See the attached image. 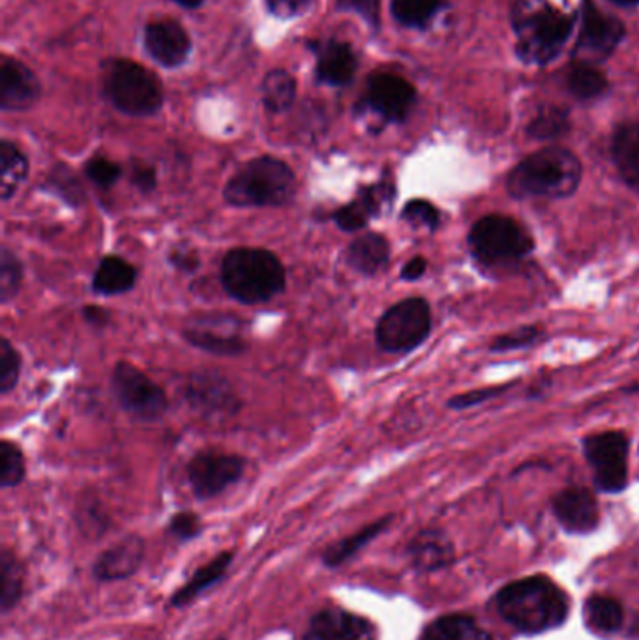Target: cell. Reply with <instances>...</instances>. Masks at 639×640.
Listing matches in <instances>:
<instances>
[{
  "label": "cell",
  "instance_id": "obj_47",
  "mask_svg": "<svg viewBox=\"0 0 639 640\" xmlns=\"http://www.w3.org/2000/svg\"><path fill=\"white\" fill-rule=\"evenodd\" d=\"M169 261H171V265H173L177 270L188 271V274H192V271L200 268V257H197V253L188 250V247H177V250L171 251Z\"/></svg>",
  "mask_w": 639,
  "mask_h": 640
},
{
  "label": "cell",
  "instance_id": "obj_11",
  "mask_svg": "<svg viewBox=\"0 0 639 640\" xmlns=\"http://www.w3.org/2000/svg\"><path fill=\"white\" fill-rule=\"evenodd\" d=\"M182 334L188 343L220 357H237L248 349L242 318L229 313L195 315Z\"/></svg>",
  "mask_w": 639,
  "mask_h": 640
},
{
  "label": "cell",
  "instance_id": "obj_26",
  "mask_svg": "<svg viewBox=\"0 0 639 640\" xmlns=\"http://www.w3.org/2000/svg\"><path fill=\"white\" fill-rule=\"evenodd\" d=\"M231 561H233V553H229V551L216 556L213 561H208L207 566H203L200 571H195L194 577L184 587L180 588L179 592H174L173 597H171V605L182 607L190 601H194L197 595L203 594L208 588L218 584L231 568Z\"/></svg>",
  "mask_w": 639,
  "mask_h": 640
},
{
  "label": "cell",
  "instance_id": "obj_39",
  "mask_svg": "<svg viewBox=\"0 0 639 640\" xmlns=\"http://www.w3.org/2000/svg\"><path fill=\"white\" fill-rule=\"evenodd\" d=\"M21 375V357L7 337L0 339V394L7 396L17 386Z\"/></svg>",
  "mask_w": 639,
  "mask_h": 640
},
{
  "label": "cell",
  "instance_id": "obj_30",
  "mask_svg": "<svg viewBox=\"0 0 639 640\" xmlns=\"http://www.w3.org/2000/svg\"><path fill=\"white\" fill-rule=\"evenodd\" d=\"M409 553L413 556L414 564L422 569H437L445 566L453 558V547L446 542V538L439 532H422L411 543Z\"/></svg>",
  "mask_w": 639,
  "mask_h": 640
},
{
  "label": "cell",
  "instance_id": "obj_31",
  "mask_svg": "<svg viewBox=\"0 0 639 640\" xmlns=\"http://www.w3.org/2000/svg\"><path fill=\"white\" fill-rule=\"evenodd\" d=\"M25 587V573L20 560L10 551L0 558V608L7 614L20 603Z\"/></svg>",
  "mask_w": 639,
  "mask_h": 640
},
{
  "label": "cell",
  "instance_id": "obj_25",
  "mask_svg": "<svg viewBox=\"0 0 639 640\" xmlns=\"http://www.w3.org/2000/svg\"><path fill=\"white\" fill-rule=\"evenodd\" d=\"M137 281V271L128 261L120 257L101 258L100 266L94 271L93 289L98 294L114 297L130 291Z\"/></svg>",
  "mask_w": 639,
  "mask_h": 640
},
{
  "label": "cell",
  "instance_id": "obj_35",
  "mask_svg": "<svg viewBox=\"0 0 639 640\" xmlns=\"http://www.w3.org/2000/svg\"><path fill=\"white\" fill-rule=\"evenodd\" d=\"M443 0H394L393 14L403 27L422 28L437 14Z\"/></svg>",
  "mask_w": 639,
  "mask_h": 640
},
{
  "label": "cell",
  "instance_id": "obj_49",
  "mask_svg": "<svg viewBox=\"0 0 639 640\" xmlns=\"http://www.w3.org/2000/svg\"><path fill=\"white\" fill-rule=\"evenodd\" d=\"M308 0H268V8L273 10L276 15H297L306 8Z\"/></svg>",
  "mask_w": 639,
  "mask_h": 640
},
{
  "label": "cell",
  "instance_id": "obj_10",
  "mask_svg": "<svg viewBox=\"0 0 639 640\" xmlns=\"http://www.w3.org/2000/svg\"><path fill=\"white\" fill-rule=\"evenodd\" d=\"M113 391L122 409L137 420L154 422L166 414V391L132 363H117L113 371Z\"/></svg>",
  "mask_w": 639,
  "mask_h": 640
},
{
  "label": "cell",
  "instance_id": "obj_9",
  "mask_svg": "<svg viewBox=\"0 0 639 640\" xmlns=\"http://www.w3.org/2000/svg\"><path fill=\"white\" fill-rule=\"evenodd\" d=\"M583 454L593 470L594 483L604 493H620L628 483L630 440L620 431L587 436Z\"/></svg>",
  "mask_w": 639,
  "mask_h": 640
},
{
  "label": "cell",
  "instance_id": "obj_46",
  "mask_svg": "<svg viewBox=\"0 0 639 640\" xmlns=\"http://www.w3.org/2000/svg\"><path fill=\"white\" fill-rule=\"evenodd\" d=\"M338 4L341 10H353L372 25L379 21V0H338Z\"/></svg>",
  "mask_w": 639,
  "mask_h": 640
},
{
  "label": "cell",
  "instance_id": "obj_52",
  "mask_svg": "<svg viewBox=\"0 0 639 640\" xmlns=\"http://www.w3.org/2000/svg\"><path fill=\"white\" fill-rule=\"evenodd\" d=\"M174 2H179L180 7L184 8H197L203 4V0H174Z\"/></svg>",
  "mask_w": 639,
  "mask_h": 640
},
{
  "label": "cell",
  "instance_id": "obj_2",
  "mask_svg": "<svg viewBox=\"0 0 639 640\" xmlns=\"http://www.w3.org/2000/svg\"><path fill=\"white\" fill-rule=\"evenodd\" d=\"M581 161L570 150L552 146L514 167L506 190L516 198H566L580 188Z\"/></svg>",
  "mask_w": 639,
  "mask_h": 640
},
{
  "label": "cell",
  "instance_id": "obj_45",
  "mask_svg": "<svg viewBox=\"0 0 639 640\" xmlns=\"http://www.w3.org/2000/svg\"><path fill=\"white\" fill-rule=\"evenodd\" d=\"M510 386H513V384H506V386H493V388H482V390L461 394V396H456L454 399H450V401H448V407H453V409L456 410L469 409V407L484 403L487 399H493V397H497L499 394H505Z\"/></svg>",
  "mask_w": 639,
  "mask_h": 640
},
{
  "label": "cell",
  "instance_id": "obj_13",
  "mask_svg": "<svg viewBox=\"0 0 639 640\" xmlns=\"http://www.w3.org/2000/svg\"><path fill=\"white\" fill-rule=\"evenodd\" d=\"M625 38V25L617 17L600 12L593 0H583L581 7L580 40L578 51L602 60L617 49Z\"/></svg>",
  "mask_w": 639,
  "mask_h": 640
},
{
  "label": "cell",
  "instance_id": "obj_53",
  "mask_svg": "<svg viewBox=\"0 0 639 640\" xmlns=\"http://www.w3.org/2000/svg\"><path fill=\"white\" fill-rule=\"evenodd\" d=\"M612 2L620 7H639V0H612Z\"/></svg>",
  "mask_w": 639,
  "mask_h": 640
},
{
  "label": "cell",
  "instance_id": "obj_37",
  "mask_svg": "<svg viewBox=\"0 0 639 640\" xmlns=\"http://www.w3.org/2000/svg\"><path fill=\"white\" fill-rule=\"evenodd\" d=\"M568 130V112L559 107H547L529 124V135L534 140H555Z\"/></svg>",
  "mask_w": 639,
  "mask_h": 640
},
{
  "label": "cell",
  "instance_id": "obj_15",
  "mask_svg": "<svg viewBox=\"0 0 639 640\" xmlns=\"http://www.w3.org/2000/svg\"><path fill=\"white\" fill-rule=\"evenodd\" d=\"M414 99V86L394 73H377L367 85V104L390 122L406 120L413 109Z\"/></svg>",
  "mask_w": 639,
  "mask_h": 640
},
{
  "label": "cell",
  "instance_id": "obj_32",
  "mask_svg": "<svg viewBox=\"0 0 639 640\" xmlns=\"http://www.w3.org/2000/svg\"><path fill=\"white\" fill-rule=\"evenodd\" d=\"M586 620L599 633H615L623 624V607L613 597L593 595L586 603Z\"/></svg>",
  "mask_w": 639,
  "mask_h": 640
},
{
  "label": "cell",
  "instance_id": "obj_44",
  "mask_svg": "<svg viewBox=\"0 0 639 640\" xmlns=\"http://www.w3.org/2000/svg\"><path fill=\"white\" fill-rule=\"evenodd\" d=\"M201 519L200 517L192 514V511H182V514H177V516L171 519L169 522V532L174 535V538H179L182 542H190V540H194L197 535L201 534Z\"/></svg>",
  "mask_w": 639,
  "mask_h": 640
},
{
  "label": "cell",
  "instance_id": "obj_33",
  "mask_svg": "<svg viewBox=\"0 0 639 640\" xmlns=\"http://www.w3.org/2000/svg\"><path fill=\"white\" fill-rule=\"evenodd\" d=\"M297 96V83L293 75L284 70L268 73L263 83V101L268 111H287Z\"/></svg>",
  "mask_w": 639,
  "mask_h": 640
},
{
  "label": "cell",
  "instance_id": "obj_14",
  "mask_svg": "<svg viewBox=\"0 0 639 640\" xmlns=\"http://www.w3.org/2000/svg\"><path fill=\"white\" fill-rule=\"evenodd\" d=\"M186 399L192 409L205 416H233L240 409V399L231 384L218 373H195L186 386Z\"/></svg>",
  "mask_w": 639,
  "mask_h": 640
},
{
  "label": "cell",
  "instance_id": "obj_36",
  "mask_svg": "<svg viewBox=\"0 0 639 640\" xmlns=\"http://www.w3.org/2000/svg\"><path fill=\"white\" fill-rule=\"evenodd\" d=\"M23 283V266L10 247L0 251V302L8 304L14 300Z\"/></svg>",
  "mask_w": 639,
  "mask_h": 640
},
{
  "label": "cell",
  "instance_id": "obj_3",
  "mask_svg": "<svg viewBox=\"0 0 639 640\" xmlns=\"http://www.w3.org/2000/svg\"><path fill=\"white\" fill-rule=\"evenodd\" d=\"M221 283L242 304H263L286 289V268L273 251L237 247L221 263Z\"/></svg>",
  "mask_w": 639,
  "mask_h": 640
},
{
  "label": "cell",
  "instance_id": "obj_40",
  "mask_svg": "<svg viewBox=\"0 0 639 640\" xmlns=\"http://www.w3.org/2000/svg\"><path fill=\"white\" fill-rule=\"evenodd\" d=\"M401 218L406 219L407 224L413 225V227H422L427 231H435L441 224L439 210L424 198L409 201L403 212H401Z\"/></svg>",
  "mask_w": 639,
  "mask_h": 640
},
{
  "label": "cell",
  "instance_id": "obj_48",
  "mask_svg": "<svg viewBox=\"0 0 639 640\" xmlns=\"http://www.w3.org/2000/svg\"><path fill=\"white\" fill-rule=\"evenodd\" d=\"M132 182L140 188L141 192H153L156 188V171L153 167L135 166L132 171Z\"/></svg>",
  "mask_w": 639,
  "mask_h": 640
},
{
  "label": "cell",
  "instance_id": "obj_16",
  "mask_svg": "<svg viewBox=\"0 0 639 640\" xmlns=\"http://www.w3.org/2000/svg\"><path fill=\"white\" fill-rule=\"evenodd\" d=\"M304 640H377L375 627L343 608H323L308 626Z\"/></svg>",
  "mask_w": 639,
  "mask_h": 640
},
{
  "label": "cell",
  "instance_id": "obj_20",
  "mask_svg": "<svg viewBox=\"0 0 639 640\" xmlns=\"http://www.w3.org/2000/svg\"><path fill=\"white\" fill-rule=\"evenodd\" d=\"M394 197V185L388 182L383 184L362 188L353 203L341 206L340 210L333 214L334 224L340 227L341 231H362L373 216L379 214L383 205L390 203Z\"/></svg>",
  "mask_w": 639,
  "mask_h": 640
},
{
  "label": "cell",
  "instance_id": "obj_4",
  "mask_svg": "<svg viewBox=\"0 0 639 640\" xmlns=\"http://www.w3.org/2000/svg\"><path fill=\"white\" fill-rule=\"evenodd\" d=\"M297 179L281 159L261 156L240 167L224 190V198L239 208L284 206L294 197Z\"/></svg>",
  "mask_w": 639,
  "mask_h": 640
},
{
  "label": "cell",
  "instance_id": "obj_6",
  "mask_svg": "<svg viewBox=\"0 0 639 640\" xmlns=\"http://www.w3.org/2000/svg\"><path fill=\"white\" fill-rule=\"evenodd\" d=\"M469 247L480 263L501 265L527 257L534 250V240L516 219L490 214L473 225Z\"/></svg>",
  "mask_w": 639,
  "mask_h": 640
},
{
  "label": "cell",
  "instance_id": "obj_28",
  "mask_svg": "<svg viewBox=\"0 0 639 640\" xmlns=\"http://www.w3.org/2000/svg\"><path fill=\"white\" fill-rule=\"evenodd\" d=\"M422 640H493V637L469 616H445L427 627Z\"/></svg>",
  "mask_w": 639,
  "mask_h": 640
},
{
  "label": "cell",
  "instance_id": "obj_18",
  "mask_svg": "<svg viewBox=\"0 0 639 640\" xmlns=\"http://www.w3.org/2000/svg\"><path fill=\"white\" fill-rule=\"evenodd\" d=\"M40 81L23 62L2 60L0 70V106L4 111H25L40 98Z\"/></svg>",
  "mask_w": 639,
  "mask_h": 640
},
{
  "label": "cell",
  "instance_id": "obj_34",
  "mask_svg": "<svg viewBox=\"0 0 639 640\" xmlns=\"http://www.w3.org/2000/svg\"><path fill=\"white\" fill-rule=\"evenodd\" d=\"M568 90L578 99H593L606 90L607 81L602 73L589 64V62H578L568 70L566 77Z\"/></svg>",
  "mask_w": 639,
  "mask_h": 640
},
{
  "label": "cell",
  "instance_id": "obj_27",
  "mask_svg": "<svg viewBox=\"0 0 639 640\" xmlns=\"http://www.w3.org/2000/svg\"><path fill=\"white\" fill-rule=\"evenodd\" d=\"M0 198L2 201H10L14 197L15 192L20 190L23 180L27 179L28 161L25 154L21 153L20 148L10 143V141H2L0 145Z\"/></svg>",
  "mask_w": 639,
  "mask_h": 640
},
{
  "label": "cell",
  "instance_id": "obj_29",
  "mask_svg": "<svg viewBox=\"0 0 639 640\" xmlns=\"http://www.w3.org/2000/svg\"><path fill=\"white\" fill-rule=\"evenodd\" d=\"M390 521H393V517H385V519H379V521L367 524L364 529L359 530L357 534L349 535L346 540L334 543L333 547L327 548L325 558H323L325 566H327V568H338L343 561L353 558V556L359 553L360 548L366 547L367 543L375 540L383 530L387 529L388 522Z\"/></svg>",
  "mask_w": 639,
  "mask_h": 640
},
{
  "label": "cell",
  "instance_id": "obj_7",
  "mask_svg": "<svg viewBox=\"0 0 639 640\" xmlns=\"http://www.w3.org/2000/svg\"><path fill=\"white\" fill-rule=\"evenodd\" d=\"M106 93L119 111L130 117H150L164 104L161 83L147 68L117 60L106 77Z\"/></svg>",
  "mask_w": 639,
  "mask_h": 640
},
{
  "label": "cell",
  "instance_id": "obj_5",
  "mask_svg": "<svg viewBox=\"0 0 639 640\" xmlns=\"http://www.w3.org/2000/svg\"><path fill=\"white\" fill-rule=\"evenodd\" d=\"M514 31L518 34V55L527 62H552L565 47L574 31V21L555 8H529L516 10Z\"/></svg>",
  "mask_w": 639,
  "mask_h": 640
},
{
  "label": "cell",
  "instance_id": "obj_38",
  "mask_svg": "<svg viewBox=\"0 0 639 640\" xmlns=\"http://www.w3.org/2000/svg\"><path fill=\"white\" fill-rule=\"evenodd\" d=\"M25 478V457L14 443L0 444V485L4 488L20 485Z\"/></svg>",
  "mask_w": 639,
  "mask_h": 640
},
{
  "label": "cell",
  "instance_id": "obj_42",
  "mask_svg": "<svg viewBox=\"0 0 639 640\" xmlns=\"http://www.w3.org/2000/svg\"><path fill=\"white\" fill-rule=\"evenodd\" d=\"M49 188H53L55 193L64 198L70 205L80 206L85 201V193L81 188L77 179H74L68 169H57L53 172V177L49 180Z\"/></svg>",
  "mask_w": 639,
  "mask_h": 640
},
{
  "label": "cell",
  "instance_id": "obj_1",
  "mask_svg": "<svg viewBox=\"0 0 639 640\" xmlns=\"http://www.w3.org/2000/svg\"><path fill=\"white\" fill-rule=\"evenodd\" d=\"M497 608L521 633H544L566 620L568 600L546 577H529L503 588L497 595Z\"/></svg>",
  "mask_w": 639,
  "mask_h": 640
},
{
  "label": "cell",
  "instance_id": "obj_23",
  "mask_svg": "<svg viewBox=\"0 0 639 640\" xmlns=\"http://www.w3.org/2000/svg\"><path fill=\"white\" fill-rule=\"evenodd\" d=\"M612 156L620 179L639 190V120L620 125L613 137Z\"/></svg>",
  "mask_w": 639,
  "mask_h": 640
},
{
  "label": "cell",
  "instance_id": "obj_22",
  "mask_svg": "<svg viewBox=\"0 0 639 640\" xmlns=\"http://www.w3.org/2000/svg\"><path fill=\"white\" fill-rule=\"evenodd\" d=\"M346 261L347 265L359 274L375 276L387 268L390 261V244L387 238L375 232H366L347 247Z\"/></svg>",
  "mask_w": 639,
  "mask_h": 640
},
{
  "label": "cell",
  "instance_id": "obj_12",
  "mask_svg": "<svg viewBox=\"0 0 639 640\" xmlns=\"http://www.w3.org/2000/svg\"><path fill=\"white\" fill-rule=\"evenodd\" d=\"M244 474V459L224 451H201L188 464V480L201 500L214 498Z\"/></svg>",
  "mask_w": 639,
  "mask_h": 640
},
{
  "label": "cell",
  "instance_id": "obj_51",
  "mask_svg": "<svg viewBox=\"0 0 639 640\" xmlns=\"http://www.w3.org/2000/svg\"><path fill=\"white\" fill-rule=\"evenodd\" d=\"M83 315L87 318V323L93 324V326H98V328L106 326L107 318H109V313H107L106 310L98 307V305H88V307H85V311H83Z\"/></svg>",
  "mask_w": 639,
  "mask_h": 640
},
{
  "label": "cell",
  "instance_id": "obj_43",
  "mask_svg": "<svg viewBox=\"0 0 639 640\" xmlns=\"http://www.w3.org/2000/svg\"><path fill=\"white\" fill-rule=\"evenodd\" d=\"M87 177L100 188H111L120 179V167L111 159L94 158L87 164Z\"/></svg>",
  "mask_w": 639,
  "mask_h": 640
},
{
  "label": "cell",
  "instance_id": "obj_19",
  "mask_svg": "<svg viewBox=\"0 0 639 640\" xmlns=\"http://www.w3.org/2000/svg\"><path fill=\"white\" fill-rule=\"evenodd\" d=\"M145 46L148 55L166 68L180 67L192 51L190 36L174 21L150 23L145 31Z\"/></svg>",
  "mask_w": 639,
  "mask_h": 640
},
{
  "label": "cell",
  "instance_id": "obj_8",
  "mask_svg": "<svg viewBox=\"0 0 639 640\" xmlns=\"http://www.w3.org/2000/svg\"><path fill=\"white\" fill-rule=\"evenodd\" d=\"M432 330V310L422 298H407L390 310L375 328L381 349L387 352H411L426 341Z\"/></svg>",
  "mask_w": 639,
  "mask_h": 640
},
{
  "label": "cell",
  "instance_id": "obj_41",
  "mask_svg": "<svg viewBox=\"0 0 639 640\" xmlns=\"http://www.w3.org/2000/svg\"><path fill=\"white\" fill-rule=\"evenodd\" d=\"M540 337H542V331L536 326H523V328L497 337L490 345V350L492 352H508V350L527 349V347L536 343Z\"/></svg>",
  "mask_w": 639,
  "mask_h": 640
},
{
  "label": "cell",
  "instance_id": "obj_17",
  "mask_svg": "<svg viewBox=\"0 0 639 640\" xmlns=\"http://www.w3.org/2000/svg\"><path fill=\"white\" fill-rule=\"evenodd\" d=\"M553 511L560 527L572 534H587L599 524V502L589 488L570 487L560 491L553 498Z\"/></svg>",
  "mask_w": 639,
  "mask_h": 640
},
{
  "label": "cell",
  "instance_id": "obj_21",
  "mask_svg": "<svg viewBox=\"0 0 639 640\" xmlns=\"http://www.w3.org/2000/svg\"><path fill=\"white\" fill-rule=\"evenodd\" d=\"M145 556V543L140 535H128L122 542L101 553L94 564V577L98 581L111 582L128 579L140 569Z\"/></svg>",
  "mask_w": 639,
  "mask_h": 640
},
{
  "label": "cell",
  "instance_id": "obj_24",
  "mask_svg": "<svg viewBox=\"0 0 639 640\" xmlns=\"http://www.w3.org/2000/svg\"><path fill=\"white\" fill-rule=\"evenodd\" d=\"M357 72V55L349 44L330 41L319 55L317 77L333 86H343L353 80Z\"/></svg>",
  "mask_w": 639,
  "mask_h": 640
},
{
  "label": "cell",
  "instance_id": "obj_50",
  "mask_svg": "<svg viewBox=\"0 0 639 640\" xmlns=\"http://www.w3.org/2000/svg\"><path fill=\"white\" fill-rule=\"evenodd\" d=\"M427 270V261L424 257H414L403 266V270H401V278L406 279V281H417V279L422 278L424 276V271Z\"/></svg>",
  "mask_w": 639,
  "mask_h": 640
}]
</instances>
